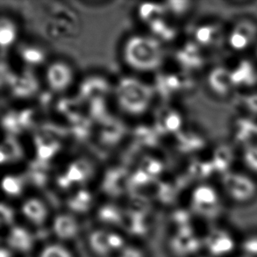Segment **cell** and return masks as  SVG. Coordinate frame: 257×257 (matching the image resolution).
<instances>
[{"mask_svg":"<svg viewBox=\"0 0 257 257\" xmlns=\"http://www.w3.org/2000/svg\"><path fill=\"white\" fill-rule=\"evenodd\" d=\"M222 192L212 184H201L191 191V209L199 218L214 221L224 212V198Z\"/></svg>","mask_w":257,"mask_h":257,"instance_id":"1","label":"cell"},{"mask_svg":"<svg viewBox=\"0 0 257 257\" xmlns=\"http://www.w3.org/2000/svg\"><path fill=\"white\" fill-rule=\"evenodd\" d=\"M220 186L223 196L236 205H247L257 197L256 181L244 172H226L221 177Z\"/></svg>","mask_w":257,"mask_h":257,"instance_id":"2","label":"cell"},{"mask_svg":"<svg viewBox=\"0 0 257 257\" xmlns=\"http://www.w3.org/2000/svg\"><path fill=\"white\" fill-rule=\"evenodd\" d=\"M125 61L140 70H151L159 63L162 49L157 42L145 37H133L125 47Z\"/></svg>","mask_w":257,"mask_h":257,"instance_id":"3","label":"cell"},{"mask_svg":"<svg viewBox=\"0 0 257 257\" xmlns=\"http://www.w3.org/2000/svg\"><path fill=\"white\" fill-rule=\"evenodd\" d=\"M203 240V248L212 257H229L239 247L233 233L222 226H213L206 232Z\"/></svg>","mask_w":257,"mask_h":257,"instance_id":"4","label":"cell"},{"mask_svg":"<svg viewBox=\"0 0 257 257\" xmlns=\"http://www.w3.org/2000/svg\"><path fill=\"white\" fill-rule=\"evenodd\" d=\"M118 104L130 113H140L146 109L150 99V90L136 81L125 80L117 90Z\"/></svg>","mask_w":257,"mask_h":257,"instance_id":"5","label":"cell"},{"mask_svg":"<svg viewBox=\"0 0 257 257\" xmlns=\"http://www.w3.org/2000/svg\"><path fill=\"white\" fill-rule=\"evenodd\" d=\"M170 247L177 256L187 257L203 248V240L194 233L191 226L178 228L171 238Z\"/></svg>","mask_w":257,"mask_h":257,"instance_id":"6","label":"cell"},{"mask_svg":"<svg viewBox=\"0 0 257 257\" xmlns=\"http://www.w3.org/2000/svg\"><path fill=\"white\" fill-rule=\"evenodd\" d=\"M227 41L234 51L247 50L257 42V25L249 20L238 21L230 32Z\"/></svg>","mask_w":257,"mask_h":257,"instance_id":"7","label":"cell"},{"mask_svg":"<svg viewBox=\"0 0 257 257\" xmlns=\"http://www.w3.org/2000/svg\"><path fill=\"white\" fill-rule=\"evenodd\" d=\"M207 84L210 90L217 97H227L234 88L231 70L223 66L212 69L207 77Z\"/></svg>","mask_w":257,"mask_h":257,"instance_id":"8","label":"cell"},{"mask_svg":"<svg viewBox=\"0 0 257 257\" xmlns=\"http://www.w3.org/2000/svg\"><path fill=\"white\" fill-rule=\"evenodd\" d=\"M35 243V238L29 230L24 226L10 227L7 235V247L19 253H28L31 250Z\"/></svg>","mask_w":257,"mask_h":257,"instance_id":"9","label":"cell"},{"mask_svg":"<svg viewBox=\"0 0 257 257\" xmlns=\"http://www.w3.org/2000/svg\"><path fill=\"white\" fill-rule=\"evenodd\" d=\"M21 214L34 226H42L49 218V209L40 198H30L25 200L21 207Z\"/></svg>","mask_w":257,"mask_h":257,"instance_id":"10","label":"cell"},{"mask_svg":"<svg viewBox=\"0 0 257 257\" xmlns=\"http://www.w3.org/2000/svg\"><path fill=\"white\" fill-rule=\"evenodd\" d=\"M52 231L59 240H72L78 233L79 225L73 215L62 213L56 215L53 219Z\"/></svg>","mask_w":257,"mask_h":257,"instance_id":"11","label":"cell"},{"mask_svg":"<svg viewBox=\"0 0 257 257\" xmlns=\"http://www.w3.org/2000/svg\"><path fill=\"white\" fill-rule=\"evenodd\" d=\"M72 80V72L70 67L63 63H54L47 71V81L53 90H65Z\"/></svg>","mask_w":257,"mask_h":257,"instance_id":"12","label":"cell"},{"mask_svg":"<svg viewBox=\"0 0 257 257\" xmlns=\"http://www.w3.org/2000/svg\"><path fill=\"white\" fill-rule=\"evenodd\" d=\"M109 231L95 229L88 236V244L93 254L99 257H106L112 253L109 245Z\"/></svg>","mask_w":257,"mask_h":257,"instance_id":"13","label":"cell"},{"mask_svg":"<svg viewBox=\"0 0 257 257\" xmlns=\"http://www.w3.org/2000/svg\"><path fill=\"white\" fill-rule=\"evenodd\" d=\"M231 73L234 87L249 85L256 80V71L254 65L247 61L240 62L233 70L231 69Z\"/></svg>","mask_w":257,"mask_h":257,"instance_id":"14","label":"cell"},{"mask_svg":"<svg viewBox=\"0 0 257 257\" xmlns=\"http://www.w3.org/2000/svg\"><path fill=\"white\" fill-rule=\"evenodd\" d=\"M97 219L108 226H120L124 222V215L117 205L105 204L97 211Z\"/></svg>","mask_w":257,"mask_h":257,"instance_id":"15","label":"cell"},{"mask_svg":"<svg viewBox=\"0 0 257 257\" xmlns=\"http://www.w3.org/2000/svg\"><path fill=\"white\" fill-rule=\"evenodd\" d=\"M92 198L88 191H79L68 200L69 208L75 212L84 213L90 209Z\"/></svg>","mask_w":257,"mask_h":257,"instance_id":"16","label":"cell"},{"mask_svg":"<svg viewBox=\"0 0 257 257\" xmlns=\"http://www.w3.org/2000/svg\"><path fill=\"white\" fill-rule=\"evenodd\" d=\"M241 160L249 173L257 176V142L243 146Z\"/></svg>","mask_w":257,"mask_h":257,"instance_id":"17","label":"cell"},{"mask_svg":"<svg viewBox=\"0 0 257 257\" xmlns=\"http://www.w3.org/2000/svg\"><path fill=\"white\" fill-rule=\"evenodd\" d=\"M69 169L70 170L64 177L66 179L68 187L72 184H78L85 180L88 175V165L84 163L77 162V164H71Z\"/></svg>","mask_w":257,"mask_h":257,"instance_id":"18","label":"cell"},{"mask_svg":"<svg viewBox=\"0 0 257 257\" xmlns=\"http://www.w3.org/2000/svg\"><path fill=\"white\" fill-rule=\"evenodd\" d=\"M38 257H74L72 252L59 242L45 245L39 252Z\"/></svg>","mask_w":257,"mask_h":257,"instance_id":"19","label":"cell"},{"mask_svg":"<svg viewBox=\"0 0 257 257\" xmlns=\"http://www.w3.org/2000/svg\"><path fill=\"white\" fill-rule=\"evenodd\" d=\"M241 255L245 257H257V234H250L244 237L239 242Z\"/></svg>","mask_w":257,"mask_h":257,"instance_id":"20","label":"cell"},{"mask_svg":"<svg viewBox=\"0 0 257 257\" xmlns=\"http://www.w3.org/2000/svg\"><path fill=\"white\" fill-rule=\"evenodd\" d=\"M2 187L5 193L10 197L19 196L23 189L21 181L18 177H11V176L4 178Z\"/></svg>","mask_w":257,"mask_h":257,"instance_id":"21","label":"cell"},{"mask_svg":"<svg viewBox=\"0 0 257 257\" xmlns=\"http://www.w3.org/2000/svg\"><path fill=\"white\" fill-rule=\"evenodd\" d=\"M0 212H1V224L3 226H8L10 227L14 226V219H15L14 209L9 205H6L5 203H2Z\"/></svg>","mask_w":257,"mask_h":257,"instance_id":"22","label":"cell"},{"mask_svg":"<svg viewBox=\"0 0 257 257\" xmlns=\"http://www.w3.org/2000/svg\"><path fill=\"white\" fill-rule=\"evenodd\" d=\"M108 240H109V245H110L112 252H115V251L119 252L125 246L124 238L119 233H116V232H112V231L109 232Z\"/></svg>","mask_w":257,"mask_h":257,"instance_id":"23","label":"cell"},{"mask_svg":"<svg viewBox=\"0 0 257 257\" xmlns=\"http://www.w3.org/2000/svg\"><path fill=\"white\" fill-rule=\"evenodd\" d=\"M244 106L251 115L257 117V91L247 94L244 97Z\"/></svg>","mask_w":257,"mask_h":257,"instance_id":"24","label":"cell"},{"mask_svg":"<svg viewBox=\"0 0 257 257\" xmlns=\"http://www.w3.org/2000/svg\"><path fill=\"white\" fill-rule=\"evenodd\" d=\"M117 257H146V255L140 247L134 245H125L118 252Z\"/></svg>","mask_w":257,"mask_h":257,"instance_id":"25","label":"cell"},{"mask_svg":"<svg viewBox=\"0 0 257 257\" xmlns=\"http://www.w3.org/2000/svg\"><path fill=\"white\" fill-rule=\"evenodd\" d=\"M7 26L5 27L2 25L1 27V42L2 45H8L13 42L15 37V31L14 30V27L9 24V22H6Z\"/></svg>","mask_w":257,"mask_h":257,"instance_id":"26","label":"cell"},{"mask_svg":"<svg viewBox=\"0 0 257 257\" xmlns=\"http://www.w3.org/2000/svg\"><path fill=\"white\" fill-rule=\"evenodd\" d=\"M23 57L28 63H39L43 59V54L35 48H26L23 52Z\"/></svg>","mask_w":257,"mask_h":257,"instance_id":"27","label":"cell"},{"mask_svg":"<svg viewBox=\"0 0 257 257\" xmlns=\"http://www.w3.org/2000/svg\"><path fill=\"white\" fill-rule=\"evenodd\" d=\"M13 251L11 250L9 247H1L0 251V257H13Z\"/></svg>","mask_w":257,"mask_h":257,"instance_id":"28","label":"cell"},{"mask_svg":"<svg viewBox=\"0 0 257 257\" xmlns=\"http://www.w3.org/2000/svg\"><path fill=\"white\" fill-rule=\"evenodd\" d=\"M198 257H212V256H210V255H208V254H205V255H201V256H198Z\"/></svg>","mask_w":257,"mask_h":257,"instance_id":"29","label":"cell"},{"mask_svg":"<svg viewBox=\"0 0 257 257\" xmlns=\"http://www.w3.org/2000/svg\"><path fill=\"white\" fill-rule=\"evenodd\" d=\"M237 257H245V256H243V255H241V254H240V256H237Z\"/></svg>","mask_w":257,"mask_h":257,"instance_id":"30","label":"cell"},{"mask_svg":"<svg viewBox=\"0 0 257 257\" xmlns=\"http://www.w3.org/2000/svg\"><path fill=\"white\" fill-rule=\"evenodd\" d=\"M256 54H257V49H256Z\"/></svg>","mask_w":257,"mask_h":257,"instance_id":"31","label":"cell"}]
</instances>
